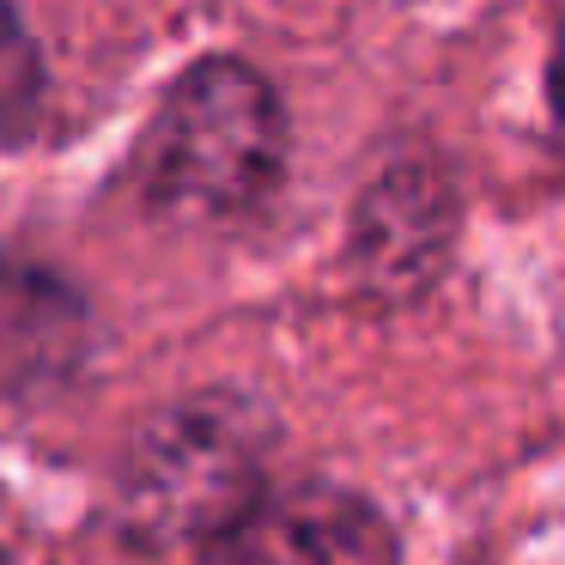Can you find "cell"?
<instances>
[{
  "instance_id": "3957f363",
  "label": "cell",
  "mask_w": 565,
  "mask_h": 565,
  "mask_svg": "<svg viewBox=\"0 0 565 565\" xmlns=\"http://www.w3.org/2000/svg\"><path fill=\"white\" fill-rule=\"evenodd\" d=\"M201 565H402V553L371 499L329 480H298L232 516Z\"/></svg>"
},
{
  "instance_id": "6da1fadb",
  "label": "cell",
  "mask_w": 565,
  "mask_h": 565,
  "mask_svg": "<svg viewBox=\"0 0 565 565\" xmlns=\"http://www.w3.org/2000/svg\"><path fill=\"white\" fill-rule=\"evenodd\" d=\"M286 164V116L274 86L244 62H201L171 86L147 147L140 183L159 207L244 213Z\"/></svg>"
},
{
  "instance_id": "277c9868",
  "label": "cell",
  "mask_w": 565,
  "mask_h": 565,
  "mask_svg": "<svg viewBox=\"0 0 565 565\" xmlns=\"http://www.w3.org/2000/svg\"><path fill=\"white\" fill-rule=\"evenodd\" d=\"M456 232V195L431 164H395L365 201H359L353 249L365 274L390 292H414L444 262Z\"/></svg>"
},
{
  "instance_id": "8992f818",
  "label": "cell",
  "mask_w": 565,
  "mask_h": 565,
  "mask_svg": "<svg viewBox=\"0 0 565 565\" xmlns=\"http://www.w3.org/2000/svg\"><path fill=\"white\" fill-rule=\"evenodd\" d=\"M38 98H43V67H38V43L25 38L19 13L0 0V147L19 140L38 122Z\"/></svg>"
},
{
  "instance_id": "5b68a950",
  "label": "cell",
  "mask_w": 565,
  "mask_h": 565,
  "mask_svg": "<svg viewBox=\"0 0 565 565\" xmlns=\"http://www.w3.org/2000/svg\"><path fill=\"white\" fill-rule=\"evenodd\" d=\"M79 298L38 268H0V390H31L74 365Z\"/></svg>"
},
{
  "instance_id": "7a4b0ae2",
  "label": "cell",
  "mask_w": 565,
  "mask_h": 565,
  "mask_svg": "<svg viewBox=\"0 0 565 565\" xmlns=\"http://www.w3.org/2000/svg\"><path fill=\"white\" fill-rule=\"evenodd\" d=\"M262 499V419L232 395L152 419L122 468V523L140 541L220 535Z\"/></svg>"
},
{
  "instance_id": "52a82bcc",
  "label": "cell",
  "mask_w": 565,
  "mask_h": 565,
  "mask_svg": "<svg viewBox=\"0 0 565 565\" xmlns=\"http://www.w3.org/2000/svg\"><path fill=\"white\" fill-rule=\"evenodd\" d=\"M0 565H13V559H7V553H0Z\"/></svg>"
}]
</instances>
